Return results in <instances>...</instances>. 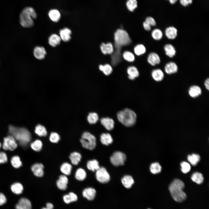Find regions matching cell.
Masks as SVG:
<instances>
[{"mask_svg":"<svg viewBox=\"0 0 209 209\" xmlns=\"http://www.w3.org/2000/svg\"><path fill=\"white\" fill-rule=\"evenodd\" d=\"M184 186V183L177 179H174L170 184L169 189L172 198L176 201L181 202L186 199V195L183 190Z\"/></svg>","mask_w":209,"mask_h":209,"instance_id":"cell-1","label":"cell"},{"mask_svg":"<svg viewBox=\"0 0 209 209\" xmlns=\"http://www.w3.org/2000/svg\"><path fill=\"white\" fill-rule=\"evenodd\" d=\"M9 130L10 133L22 145H26L31 140V136L30 132L25 128L10 125L9 126Z\"/></svg>","mask_w":209,"mask_h":209,"instance_id":"cell-2","label":"cell"},{"mask_svg":"<svg viewBox=\"0 0 209 209\" xmlns=\"http://www.w3.org/2000/svg\"><path fill=\"white\" fill-rule=\"evenodd\" d=\"M37 17V13L33 8L30 7H25L21 11L20 15V24L24 27H31L34 24L33 19Z\"/></svg>","mask_w":209,"mask_h":209,"instance_id":"cell-3","label":"cell"},{"mask_svg":"<svg viewBox=\"0 0 209 209\" xmlns=\"http://www.w3.org/2000/svg\"><path fill=\"white\" fill-rule=\"evenodd\" d=\"M117 117L119 121L123 125L127 127H130L135 124L137 116L132 110L125 108L118 113Z\"/></svg>","mask_w":209,"mask_h":209,"instance_id":"cell-4","label":"cell"},{"mask_svg":"<svg viewBox=\"0 0 209 209\" xmlns=\"http://www.w3.org/2000/svg\"><path fill=\"white\" fill-rule=\"evenodd\" d=\"M114 39L116 44L120 46L127 45L131 42L127 33L122 29H118L115 32Z\"/></svg>","mask_w":209,"mask_h":209,"instance_id":"cell-5","label":"cell"},{"mask_svg":"<svg viewBox=\"0 0 209 209\" xmlns=\"http://www.w3.org/2000/svg\"><path fill=\"white\" fill-rule=\"evenodd\" d=\"M80 142L83 147L89 150H93L96 146V137L87 131L84 132L82 134Z\"/></svg>","mask_w":209,"mask_h":209,"instance_id":"cell-6","label":"cell"},{"mask_svg":"<svg viewBox=\"0 0 209 209\" xmlns=\"http://www.w3.org/2000/svg\"><path fill=\"white\" fill-rule=\"evenodd\" d=\"M126 159V157L125 154L120 151L115 152L110 158L111 163L116 166L123 165Z\"/></svg>","mask_w":209,"mask_h":209,"instance_id":"cell-7","label":"cell"},{"mask_svg":"<svg viewBox=\"0 0 209 209\" xmlns=\"http://www.w3.org/2000/svg\"><path fill=\"white\" fill-rule=\"evenodd\" d=\"M97 180L100 182L105 183L110 180V176L106 169L104 167H100L96 170V174Z\"/></svg>","mask_w":209,"mask_h":209,"instance_id":"cell-8","label":"cell"},{"mask_svg":"<svg viewBox=\"0 0 209 209\" xmlns=\"http://www.w3.org/2000/svg\"><path fill=\"white\" fill-rule=\"evenodd\" d=\"M17 146L15 139L12 136H9L4 138L3 145L4 149L13 151Z\"/></svg>","mask_w":209,"mask_h":209,"instance_id":"cell-9","label":"cell"},{"mask_svg":"<svg viewBox=\"0 0 209 209\" xmlns=\"http://www.w3.org/2000/svg\"><path fill=\"white\" fill-rule=\"evenodd\" d=\"M16 209H32L30 201L25 198H21L15 206Z\"/></svg>","mask_w":209,"mask_h":209,"instance_id":"cell-10","label":"cell"},{"mask_svg":"<svg viewBox=\"0 0 209 209\" xmlns=\"http://www.w3.org/2000/svg\"><path fill=\"white\" fill-rule=\"evenodd\" d=\"M44 166L41 163H35L32 166L31 170L34 174L38 177H42L44 174Z\"/></svg>","mask_w":209,"mask_h":209,"instance_id":"cell-11","label":"cell"},{"mask_svg":"<svg viewBox=\"0 0 209 209\" xmlns=\"http://www.w3.org/2000/svg\"><path fill=\"white\" fill-rule=\"evenodd\" d=\"M33 55L37 59L42 60L44 58L46 54L45 48L42 46H37L33 50Z\"/></svg>","mask_w":209,"mask_h":209,"instance_id":"cell-12","label":"cell"},{"mask_svg":"<svg viewBox=\"0 0 209 209\" xmlns=\"http://www.w3.org/2000/svg\"><path fill=\"white\" fill-rule=\"evenodd\" d=\"M72 32L68 28H64L59 31V36L61 40L64 42H68L71 39Z\"/></svg>","mask_w":209,"mask_h":209,"instance_id":"cell-13","label":"cell"},{"mask_svg":"<svg viewBox=\"0 0 209 209\" xmlns=\"http://www.w3.org/2000/svg\"><path fill=\"white\" fill-rule=\"evenodd\" d=\"M68 181V178L66 175H61L59 176L58 179L57 181V186L60 190H65L67 188Z\"/></svg>","mask_w":209,"mask_h":209,"instance_id":"cell-14","label":"cell"},{"mask_svg":"<svg viewBox=\"0 0 209 209\" xmlns=\"http://www.w3.org/2000/svg\"><path fill=\"white\" fill-rule=\"evenodd\" d=\"M164 70L165 73L168 74H172L176 73L178 70V67L174 62H170L165 65Z\"/></svg>","mask_w":209,"mask_h":209,"instance_id":"cell-15","label":"cell"},{"mask_svg":"<svg viewBox=\"0 0 209 209\" xmlns=\"http://www.w3.org/2000/svg\"><path fill=\"white\" fill-rule=\"evenodd\" d=\"M147 61L148 63L152 66L158 64L161 62V59L159 55L154 52L151 53L149 55Z\"/></svg>","mask_w":209,"mask_h":209,"instance_id":"cell-16","label":"cell"},{"mask_svg":"<svg viewBox=\"0 0 209 209\" xmlns=\"http://www.w3.org/2000/svg\"><path fill=\"white\" fill-rule=\"evenodd\" d=\"M100 122L101 124L108 130H112L114 127V121L111 118H102L100 119Z\"/></svg>","mask_w":209,"mask_h":209,"instance_id":"cell-17","label":"cell"},{"mask_svg":"<svg viewBox=\"0 0 209 209\" xmlns=\"http://www.w3.org/2000/svg\"><path fill=\"white\" fill-rule=\"evenodd\" d=\"M178 31L174 26L167 27L165 30V34L167 37L170 39H174L177 35Z\"/></svg>","mask_w":209,"mask_h":209,"instance_id":"cell-18","label":"cell"},{"mask_svg":"<svg viewBox=\"0 0 209 209\" xmlns=\"http://www.w3.org/2000/svg\"><path fill=\"white\" fill-rule=\"evenodd\" d=\"M96 194V190L92 188H86L82 192L83 196L89 200H93L95 197Z\"/></svg>","mask_w":209,"mask_h":209,"instance_id":"cell-19","label":"cell"},{"mask_svg":"<svg viewBox=\"0 0 209 209\" xmlns=\"http://www.w3.org/2000/svg\"><path fill=\"white\" fill-rule=\"evenodd\" d=\"M189 96L192 98H196L200 96L202 93L201 88L198 86L194 85L190 87L188 90Z\"/></svg>","mask_w":209,"mask_h":209,"instance_id":"cell-20","label":"cell"},{"mask_svg":"<svg viewBox=\"0 0 209 209\" xmlns=\"http://www.w3.org/2000/svg\"><path fill=\"white\" fill-rule=\"evenodd\" d=\"M100 48L102 53L105 55L111 54L114 51L113 46L110 42L107 44L102 43L100 45Z\"/></svg>","mask_w":209,"mask_h":209,"instance_id":"cell-21","label":"cell"},{"mask_svg":"<svg viewBox=\"0 0 209 209\" xmlns=\"http://www.w3.org/2000/svg\"><path fill=\"white\" fill-rule=\"evenodd\" d=\"M49 18L53 21L55 22H58L61 18V14L59 11L56 9H52L48 13Z\"/></svg>","mask_w":209,"mask_h":209,"instance_id":"cell-22","label":"cell"},{"mask_svg":"<svg viewBox=\"0 0 209 209\" xmlns=\"http://www.w3.org/2000/svg\"><path fill=\"white\" fill-rule=\"evenodd\" d=\"M61 40L59 35L56 34H53L49 37L48 43L51 46L54 47L60 44Z\"/></svg>","mask_w":209,"mask_h":209,"instance_id":"cell-23","label":"cell"},{"mask_svg":"<svg viewBox=\"0 0 209 209\" xmlns=\"http://www.w3.org/2000/svg\"><path fill=\"white\" fill-rule=\"evenodd\" d=\"M151 75L153 79L157 82L161 81L164 77V73L160 69H156L153 70L152 71Z\"/></svg>","mask_w":209,"mask_h":209,"instance_id":"cell-24","label":"cell"},{"mask_svg":"<svg viewBox=\"0 0 209 209\" xmlns=\"http://www.w3.org/2000/svg\"><path fill=\"white\" fill-rule=\"evenodd\" d=\"M165 54L170 58H172L176 55V51L174 47L171 44H167L164 47Z\"/></svg>","mask_w":209,"mask_h":209,"instance_id":"cell-25","label":"cell"},{"mask_svg":"<svg viewBox=\"0 0 209 209\" xmlns=\"http://www.w3.org/2000/svg\"><path fill=\"white\" fill-rule=\"evenodd\" d=\"M127 71L128 74V78L130 80H134L139 75V73L137 69L134 66L129 67Z\"/></svg>","mask_w":209,"mask_h":209,"instance_id":"cell-26","label":"cell"},{"mask_svg":"<svg viewBox=\"0 0 209 209\" xmlns=\"http://www.w3.org/2000/svg\"><path fill=\"white\" fill-rule=\"evenodd\" d=\"M121 182L124 186L127 188H131L134 183V180L131 176L125 175L121 179Z\"/></svg>","mask_w":209,"mask_h":209,"instance_id":"cell-27","label":"cell"},{"mask_svg":"<svg viewBox=\"0 0 209 209\" xmlns=\"http://www.w3.org/2000/svg\"><path fill=\"white\" fill-rule=\"evenodd\" d=\"M82 158L81 154L77 152H73L71 154L69 158L72 163L74 165H77L81 161Z\"/></svg>","mask_w":209,"mask_h":209,"instance_id":"cell-28","label":"cell"},{"mask_svg":"<svg viewBox=\"0 0 209 209\" xmlns=\"http://www.w3.org/2000/svg\"><path fill=\"white\" fill-rule=\"evenodd\" d=\"M100 141L102 144L108 145L112 143L113 139L109 134L103 133L100 136Z\"/></svg>","mask_w":209,"mask_h":209,"instance_id":"cell-29","label":"cell"},{"mask_svg":"<svg viewBox=\"0 0 209 209\" xmlns=\"http://www.w3.org/2000/svg\"><path fill=\"white\" fill-rule=\"evenodd\" d=\"M10 188L12 192L17 194H21L24 189L23 185L19 183H14L11 186Z\"/></svg>","mask_w":209,"mask_h":209,"instance_id":"cell-30","label":"cell"},{"mask_svg":"<svg viewBox=\"0 0 209 209\" xmlns=\"http://www.w3.org/2000/svg\"><path fill=\"white\" fill-rule=\"evenodd\" d=\"M64 202L69 204L71 202L76 201L78 199L77 195L73 192H70L68 194L64 195L63 197Z\"/></svg>","mask_w":209,"mask_h":209,"instance_id":"cell-31","label":"cell"},{"mask_svg":"<svg viewBox=\"0 0 209 209\" xmlns=\"http://www.w3.org/2000/svg\"><path fill=\"white\" fill-rule=\"evenodd\" d=\"M60 169L61 172L64 175H69L71 174L72 166L69 163L65 162L62 164Z\"/></svg>","mask_w":209,"mask_h":209,"instance_id":"cell-32","label":"cell"},{"mask_svg":"<svg viewBox=\"0 0 209 209\" xmlns=\"http://www.w3.org/2000/svg\"><path fill=\"white\" fill-rule=\"evenodd\" d=\"M87 168L93 172L96 171L100 167L99 163L96 160H93L88 161L87 164Z\"/></svg>","mask_w":209,"mask_h":209,"instance_id":"cell-33","label":"cell"},{"mask_svg":"<svg viewBox=\"0 0 209 209\" xmlns=\"http://www.w3.org/2000/svg\"><path fill=\"white\" fill-rule=\"evenodd\" d=\"M87 174L85 170L80 168L77 170L75 174V178L78 181H82L86 177Z\"/></svg>","mask_w":209,"mask_h":209,"instance_id":"cell-34","label":"cell"},{"mask_svg":"<svg viewBox=\"0 0 209 209\" xmlns=\"http://www.w3.org/2000/svg\"><path fill=\"white\" fill-rule=\"evenodd\" d=\"M138 2L137 0H127L126 5L128 10L131 12H133L138 7Z\"/></svg>","mask_w":209,"mask_h":209,"instance_id":"cell-35","label":"cell"},{"mask_svg":"<svg viewBox=\"0 0 209 209\" xmlns=\"http://www.w3.org/2000/svg\"><path fill=\"white\" fill-rule=\"evenodd\" d=\"M187 158L188 161L192 165L195 166L200 161V157L197 154H192L188 155Z\"/></svg>","mask_w":209,"mask_h":209,"instance_id":"cell-36","label":"cell"},{"mask_svg":"<svg viewBox=\"0 0 209 209\" xmlns=\"http://www.w3.org/2000/svg\"><path fill=\"white\" fill-rule=\"evenodd\" d=\"M192 180L198 184L202 183L204 180L202 174L198 172L194 173L191 176Z\"/></svg>","mask_w":209,"mask_h":209,"instance_id":"cell-37","label":"cell"},{"mask_svg":"<svg viewBox=\"0 0 209 209\" xmlns=\"http://www.w3.org/2000/svg\"><path fill=\"white\" fill-rule=\"evenodd\" d=\"M35 132L39 136H45L47 134V131L45 127L40 125H38L36 126Z\"/></svg>","mask_w":209,"mask_h":209,"instance_id":"cell-38","label":"cell"},{"mask_svg":"<svg viewBox=\"0 0 209 209\" xmlns=\"http://www.w3.org/2000/svg\"><path fill=\"white\" fill-rule=\"evenodd\" d=\"M100 71H102L106 75L110 74L112 71V68L109 64H106L104 65H100L99 67Z\"/></svg>","mask_w":209,"mask_h":209,"instance_id":"cell-39","label":"cell"},{"mask_svg":"<svg viewBox=\"0 0 209 209\" xmlns=\"http://www.w3.org/2000/svg\"><path fill=\"white\" fill-rule=\"evenodd\" d=\"M151 35L154 39L156 40H159L162 38L163 33L160 29L156 28L152 31Z\"/></svg>","mask_w":209,"mask_h":209,"instance_id":"cell-40","label":"cell"},{"mask_svg":"<svg viewBox=\"0 0 209 209\" xmlns=\"http://www.w3.org/2000/svg\"><path fill=\"white\" fill-rule=\"evenodd\" d=\"M30 147L34 151L39 152L42 149V143L40 140H36L30 144Z\"/></svg>","mask_w":209,"mask_h":209,"instance_id":"cell-41","label":"cell"},{"mask_svg":"<svg viewBox=\"0 0 209 209\" xmlns=\"http://www.w3.org/2000/svg\"><path fill=\"white\" fill-rule=\"evenodd\" d=\"M150 170L153 174H156L160 173L161 170V167L158 162L152 163L150 167Z\"/></svg>","mask_w":209,"mask_h":209,"instance_id":"cell-42","label":"cell"},{"mask_svg":"<svg viewBox=\"0 0 209 209\" xmlns=\"http://www.w3.org/2000/svg\"><path fill=\"white\" fill-rule=\"evenodd\" d=\"M99 119L98 114L95 112L90 113L87 117V120L89 123L91 124L96 123Z\"/></svg>","mask_w":209,"mask_h":209,"instance_id":"cell-43","label":"cell"},{"mask_svg":"<svg viewBox=\"0 0 209 209\" xmlns=\"http://www.w3.org/2000/svg\"><path fill=\"white\" fill-rule=\"evenodd\" d=\"M11 163L13 167L16 168H19L22 165L20 159L17 156H13L11 158Z\"/></svg>","mask_w":209,"mask_h":209,"instance_id":"cell-44","label":"cell"},{"mask_svg":"<svg viewBox=\"0 0 209 209\" xmlns=\"http://www.w3.org/2000/svg\"><path fill=\"white\" fill-rule=\"evenodd\" d=\"M134 51L135 54L139 56L144 54L146 52V49L144 45L139 44L135 46Z\"/></svg>","mask_w":209,"mask_h":209,"instance_id":"cell-45","label":"cell"},{"mask_svg":"<svg viewBox=\"0 0 209 209\" xmlns=\"http://www.w3.org/2000/svg\"><path fill=\"white\" fill-rule=\"evenodd\" d=\"M123 57L126 60L129 62H132L135 60L134 55L129 51H125L123 54Z\"/></svg>","mask_w":209,"mask_h":209,"instance_id":"cell-46","label":"cell"},{"mask_svg":"<svg viewBox=\"0 0 209 209\" xmlns=\"http://www.w3.org/2000/svg\"><path fill=\"white\" fill-rule=\"evenodd\" d=\"M181 170L182 172L184 173H186L189 172L190 170L191 166L190 164L188 163L183 161L181 163Z\"/></svg>","mask_w":209,"mask_h":209,"instance_id":"cell-47","label":"cell"},{"mask_svg":"<svg viewBox=\"0 0 209 209\" xmlns=\"http://www.w3.org/2000/svg\"><path fill=\"white\" fill-rule=\"evenodd\" d=\"M60 139V137L57 133L54 132L51 133L49 137V140L51 142L56 143L58 142Z\"/></svg>","mask_w":209,"mask_h":209,"instance_id":"cell-48","label":"cell"},{"mask_svg":"<svg viewBox=\"0 0 209 209\" xmlns=\"http://www.w3.org/2000/svg\"><path fill=\"white\" fill-rule=\"evenodd\" d=\"M7 161L8 158L6 154L3 152H0V164L5 163Z\"/></svg>","mask_w":209,"mask_h":209,"instance_id":"cell-49","label":"cell"},{"mask_svg":"<svg viewBox=\"0 0 209 209\" xmlns=\"http://www.w3.org/2000/svg\"><path fill=\"white\" fill-rule=\"evenodd\" d=\"M145 21L152 26H155L156 25V22L154 19L151 17H147L145 19Z\"/></svg>","mask_w":209,"mask_h":209,"instance_id":"cell-50","label":"cell"},{"mask_svg":"<svg viewBox=\"0 0 209 209\" xmlns=\"http://www.w3.org/2000/svg\"><path fill=\"white\" fill-rule=\"evenodd\" d=\"M179 2L182 6L186 7L192 4L193 0H179Z\"/></svg>","mask_w":209,"mask_h":209,"instance_id":"cell-51","label":"cell"},{"mask_svg":"<svg viewBox=\"0 0 209 209\" xmlns=\"http://www.w3.org/2000/svg\"><path fill=\"white\" fill-rule=\"evenodd\" d=\"M7 199L5 195L2 193H0V206H1L6 203Z\"/></svg>","mask_w":209,"mask_h":209,"instance_id":"cell-52","label":"cell"},{"mask_svg":"<svg viewBox=\"0 0 209 209\" xmlns=\"http://www.w3.org/2000/svg\"><path fill=\"white\" fill-rule=\"evenodd\" d=\"M143 26L145 29L147 31H150L151 29V26L145 20L143 23Z\"/></svg>","mask_w":209,"mask_h":209,"instance_id":"cell-53","label":"cell"},{"mask_svg":"<svg viewBox=\"0 0 209 209\" xmlns=\"http://www.w3.org/2000/svg\"><path fill=\"white\" fill-rule=\"evenodd\" d=\"M204 85L206 89L208 90L209 89V79L207 78L204 82Z\"/></svg>","mask_w":209,"mask_h":209,"instance_id":"cell-54","label":"cell"},{"mask_svg":"<svg viewBox=\"0 0 209 209\" xmlns=\"http://www.w3.org/2000/svg\"><path fill=\"white\" fill-rule=\"evenodd\" d=\"M46 207L49 209H53L54 206L52 203H48L46 204Z\"/></svg>","mask_w":209,"mask_h":209,"instance_id":"cell-55","label":"cell"},{"mask_svg":"<svg viewBox=\"0 0 209 209\" xmlns=\"http://www.w3.org/2000/svg\"><path fill=\"white\" fill-rule=\"evenodd\" d=\"M168 0L170 3L172 4H175L178 0Z\"/></svg>","mask_w":209,"mask_h":209,"instance_id":"cell-56","label":"cell"},{"mask_svg":"<svg viewBox=\"0 0 209 209\" xmlns=\"http://www.w3.org/2000/svg\"><path fill=\"white\" fill-rule=\"evenodd\" d=\"M41 209H48V208H47L46 207V208H42Z\"/></svg>","mask_w":209,"mask_h":209,"instance_id":"cell-57","label":"cell"},{"mask_svg":"<svg viewBox=\"0 0 209 209\" xmlns=\"http://www.w3.org/2000/svg\"><path fill=\"white\" fill-rule=\"evenodd\" d=\"M1 147V143L0 142V148Z\"/></svg>","mask_w":209,"mask_h":209,"instance_id":"cell-58","label":"cell"},{"mask_svg":"<svg viewBox=\"0 0 209 209\" xmlns=\"http://www.w3.org/2000/svg\"></svg>","mask_w":209,"mask_h":209,"instance_id":"cell-59","label":"cell"}]
</instances>
